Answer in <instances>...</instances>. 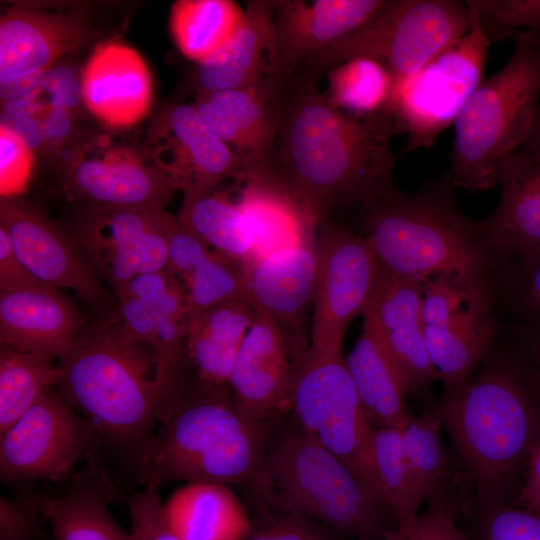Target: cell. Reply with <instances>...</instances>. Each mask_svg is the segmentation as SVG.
<instances>
[{
    "label": "cell",
    "mask_w": 540,
    "mask_h": 540,
    "mask_svg": "<svg viewBox=\"0 0 540 540\" xmlns=\"http://www.w3.org/2000/svg\"><path fill=\"white\" fill-rule=\"evenodd\" d=\"M393 134L390 110L356 117L333 107L316 85L285 80L273 157L245 180L271 182L321 219L394 186Z\"/></svg>",
    "instance_id": "obj_1"
},
{
    "label": "cell",
    "mask_w": 540,
    "mask_h": 540,
    "mask_svg": "<svg viewBox=\"0 0 540 540\" xmlns=\"http://www.w3.org/2000/svg\"><path fill=\"white\" fill-rule=\"evenodd\" d=\"M268 431L228 384L184 372L162 390L156 431L136 461L138 482L155 491L172 481L236 484L270 503Z\"/></svg>",
    "instance_id": "obj_2"
},
{
    "label": "cell",
    "mask_w": 540,
    "mask_h": 540,
    "mask_svg": "<svg viewBox=\"0 0 540 540\" xmlns=\"http://www.w3.org/2000/svg\"><path fill=\"white\" fill-rule=\"evenodd\" d=\"M434 412L475 486L474 509L507 502L540 444V372L507 336Z\"/></svg>",
    "instance_id": "obj_3"
},
{
    "label": "cell",
    "mask_w": 540,
    "mask_h": 540,
    "mask_svg": "<svg viewBox=\"0 0 540 540\" xmlns=\"http://www.w3.org/2000/svg\"><path fill=\"white\" fill-rule=\"evenodd\" d=\"M57 390L101 436L137 461L157 427L162 391L152 352L116 317L85 324L59 359Z\"/></svg>",
    "instance_id": "obj_4"
},
{
    "label": "cell",
    "mask_w": 540,
    "mask_h": 540,
    "mask_svg": "<svg viewBox=\"0 0 540 540\" xmlns=\"http://www.w3.org/2000/svg\"><path fill=\"white\" fill-rule=\"evenodd\" d=\"M447 174L404 193L395 185L361 205L364 236L381 268L420 282L437 275L492 277L500 257L482 220L456 204Z\"/></svg>",
    "instance_id": "obj_5"
},
{
    "label": "cell",
    "mask_w": 540,
    "mask_h": 540,
    "mask_svg": "<svg viewBox=\"0 0 540 540\" xmlns=\"http://www.w3.org/2000/svg\"><path fill=\"white\" fill-rule=\"evenodd\" d=\"M513 39L507 63L480 83L453 124V187L491 189L498 163L528 138L540 101V38L520 31Z\"/></svg>",
    "instance_id": "obj_6"
},
{
    "label": "cell",
    "mask_w": 540,
    "mask_h": 540,
    "mask_svg": "<svg viewBox=\"0 0 540 540\" xmlns=\"http://www.w3.org/2000/svg\"><path fill=\"white\" fill-rule=\"evenodd\" d=\"M272 504L297 511L356 540H385L395 523L352 470L295 421L267 448Z\"/></svg>",
    "instance_id": "obj_7"
},
{
    "label": "cell",
    "mask_w": 540,
    "mask_h": 540,
    "mask_svg": "<svg viewBox=\"0 0 540 540\" xmlns=\"http://www.w3.org/2000/svg\"><path fill=\"white\" fill-rule=\"evenodd\" d=\"M469 28L465 1L385 0L364 24L301 63L288 78L316 85L335 66L367 57L382 62L396 83L419 71Z\"/></svg>",
    "instance_id": "obj_8"
},
{
    "label": "cell",
    "mask_w": 540,
    "mask_h": 540,
    "mask_svg": "<svg viewBox=\"0 0 540 540\" xmlns=\"http://www.w3.org/2000/svg\"><path fill=\"white\" fill-rule=\"evenodd\" d=\"M291 410L299 426L343 460L371 498L386 510L372 460V427L342 348H308L295 366Z\"/></svg>",
    "instance_id": "obj_9"
},
{
    "label": "cell",
    "mask_w": 540,
    "mask_h": 540,
    "mask_svg": "<svg viewBox=\"0 0 540 540\" xmlns=\"http://www.w3.org/2000/svg\"><path fill=\"white\" fill-rule=\"evenodd\" d=\"M423 337L444 392L465 383L500 329L491 277L437 275L423 282Z\"/></svg>",
    "instance_id": "obj_10"
},
{
    "label": "cell",
    "mask_w": 540,
    "mask_h": 540,
    "mask_svg": "<svg viewBox=\"0 0 540 540\" xmlns=\"http://www.w3.org/2000/svg\"><path fill=\"white\" fill-rule=\"evenodd\" d=\"M490 45L470 11V28L462 38L395 83L390 111L394 133L406 135L403 152L431 147L454 124L483 81Z\"/></svg>",
    "instance_id": "obj_11"
},
{
    "label": "cell",
    "mask_w": 540,
    "mask_h": 540,
    "mask_svg": "<svg viewBox=\"0 0 540 540\" xmlns=\"http://www.w3.org/2000/svg\"><path fill=\"white\" fill-rule=\"evenodd\" d=\"M102 444L94 426L55 387L0 433V478L62 481L98 456Z\"/></svg>",
    "instance_id": "obj_12"
},
{
    "label": "cell",
    "mask_w": 540,
    "mask_h": 540,
    "mask_svg": "<svg viewBox=\"0 0 540 540\" xmlns=\"http://www.w3.org/2000/svg\"><path fill=\"white\" fill-rule=\"evenodd\" d=\"M176 223L165 207L90 205L73 231L87 263L116 293L140 275L166 269Z\"/></svg>",
    "instance_id": "obj_13"
},
{
    "label": "cell",
    "mask_w": 540,
    "mask_h": 540,
    "mask_svg": "<svg viewBox=\"0 0 540 540\" xmlns=\"http://www.w3.org/2000/svg\"><path fill=\"white\" fill-rule=\"evenodd\" d=\"M317 256L309 347L339 349L349 323L366 312L381 265L364 235L328 215L319 221Z\"/></svg>",
    "instance_id": "obj_14"
},
{
    "label": "cell",
    "mask_w": 540,
    "mask_h": 540,
    "mask_svg": "<svg viewBox=\"0 0 540 540\" xmlns=\"http://www.w3.org/2000/svg\"><path fill=\"white\" fill-rule=\"evenodd\" d=\"M95 35L83 12L43 4L11 5L0 19V95L5 102L32 87L65 54Z\"/></svg>",
    "instance_id": "obj_15"
},
{
    "label": "cell",
    "mask_w": 540,
    "mask_h": 540,
    "mask_svg": "<svg viewBox=\"0 0 540 540\" xmlns=\"http://www.w3.org/2000/svg\"><path fill=\"white\" fill-rule=\"evenodd\" d=\"M66 180L68 189L91 205L165 207L175 191L142 147L107 134L77 146L68 160Z\"/></svg>",
    "instance_id": "obj_16"
},
{
    "label": "cell",
    "mask_w": 540,
    "mask_h": 540,
    "mask_svg": "<svg viewBox=\"0 0 540 540\" xmlns=\"http://www.w3.org/2000/svg\"><path fill=\"white\" fill-rule=\"evenodd\" d=\"M142 150L175 191L183 194L212 190L225 179L239 182L241 177L233 152L191 103L165 108L151 124Z\"/></svg>",
    "instance_id": "obj_17"
},
{
    "label": "cell",
    "mask_w": 540,
    "mask_h": 540,
    "mask_svg": "<svg viewBox=\"0 0 540 540\" xmlns=\"http://www.w3.org/2000/svg\"><path fill=\"white\" fill-rule=\"evenodd\" d=\"M284 79L269 75L244 88L199 94L191 104L233 152L242 182L271 161L278 135Z\"/></svg>",
    "instance_id": "obj_18"
},
{
    "label": "cell",
    "mask_w": 540,
    "mask_h": 540,
    "mask_svg": "<svg viewBox=\"0 0 540 540\" xmlns=\"http://www.w3.org/2000/svg\"><path fill=\"white\" fill-rule=\"evenodd\" d=\"M116 319L154 355L162 388L185 363L190 312L177 280L165 269L140 275L115 293Z\"/></svg>",
    "instance_id": "obj_19"
},
{
    "label": "cell",
    "mask_w": 540,
    "mask_h": 540,
    "mask_svg": "<svg viewBox=\"0 0 540 540\" xmlns=\"http://www.w3.org/2000/svg\"><path fill=\"white\" fill-rule=\"evenodd\" d=\"M317 264V234L294 247L245 261L244 297L282 330L294 367L310 344L303 321L313 303Z\"/></svg>",
    "instance_id": "obj_20"
},
{
    "label": "cell",
    "mask_w": 540,
    "mask_h": 540,
    "mask_svg": "<svg viewBox=\"0 0 540 540\" xmlns=\"http://www.w3.org/2000/svg\"><path fill=\"white\" fill-rule=\"evenodd\" d=\"M0 229L40 283L70 289L96 308L110 303L109 295L77 245L35 208L12 198L3 199Z\"/></svg>",
    "instance_id": "obj_21"
},
{
    "label": "cell",
    "mask_w": 540,
    "mask_h": 540,
    "mask_svg": "<svg viewBox=\"0 0 540 540\" xmlns=\"http://www.w3.org/2000/svg\"><path fill=\"white\" fill-rule=\"evenodd\" d=\"M385 0H274L270 74L285 79L304 61L354 31Z\"/></svg>",
    "instance_id": "obj_22"
},
{
    "label": "cell",
    "mask_w": 540,
    "mask_h": 540,
    "mask_svg": "<svg viewBox=\"0 0 540 540\" xmlns=\"http://www.w3.org/2000/svg\"><path fill=\"white\" fill-rule=\"evenodd\" d=\"M294 371L284 333L270 318L257 312L228 379L238 403L256 420L269 423L291 409Z\"/></svg>",
    "instance_id": "obj_23"
},
{
    "label": "cell",
    "mask_w": 540,
    "mask_h": 540,
    "mask_svg": "<svg viewBox=\"0 0 540 540\" xmlns=\"http://www.w3.org/2000/svg\"><path fill=\"white\" fill-rule=\"evenodd\" d=\"M422 296V282L381 268L373 298L363 315L375 326L407 394L423 393L439 380L424 343Z\"/></svg>",
    "instance_id": "obj_24"
},
{
    "label": "cell",
    "mask_w": 540,
    "mask_h": 540,
    "mask_svg": "<svg viewBox=\"0 0 540 540\" xmlns=\"http://www.w3.org/2000/svg\"><path fill=\"white\" fill-rule=\"evenodd\" d=\"M83 106L101 123L124 129L147 115L152 78L141 55L118 41L98 45L81 76Z\"/></svg>",
    "instance_id": "obj_25"
},
{
    "label": "cell",
    "mask_w": 540,
    "mask_h": 540,
    "mask_svg": "<svg viewBox=\"0 0 540 540\" xmlns=\"http://www.w3.org/2000/svg\"><path fill=\"white\" fill-rule=\"evenodd\" d=\"M84 325L56 288L40 284L0 293L1 346L60 359Z\"/></svg>",
    "instance_id": "obj_26"
},
{
    "label": "cell",
    "mask_w": 540,
    "mask_h": 540,
    "mask_svg": "<svg viewBox=\"0 0 540 540\" xmlns=\"http://www.w3.org/2000/svg\"><path fill=\"white\" fill-rule=\"evenodd\" d=\"M500 200L482 219L490 246L500 257L540 249V151L521 147L497 165Z\"/></svg>",
    "instance_id": "obj_27"
},
{
    "label": "cell",
    "mask_w": 540,
    "mask_h": 540,
    "mask_svg": "<svg viewBox=\"0 0 540 540\" xmlns=\"http://www.w3.org/2000/svg\"><path fill=\"white\" fill-rule=\"evenodd\" d=\"M274 0H249L232 35L197 63L192 85L199 94L251 86L270 74Z\"/></svg>",
    "instance_id": "obj_28"
},
{
    "label": "cell",
    "mask_w": 540,
    "mask_h": 540,
    "mask_svg": "<svg viewBox=\"0 0 540 540\" xmlns=\"http://www.w3.org/2000/svg\"><path fill=\"white\" fill-rule=\"evenodd\" d=\"M166 270L180 285L190 316L244 297L245 261L211 250L178 219L170 236Z\"/></svg>",
    "instance_id": "obj_29"
},
{
    "label": "cell",
    "mask_w": 540,
    "mask_h": 540,
    "mask_svg": "<svg viewBox=\"0 0 540 540\" xmlns=\"http://www.w3.org/2000/svg\"><path fill=\"white\" fill-rule=\"evenodd\" d=\"M116 490L98 456L74 476L68 491L42 497L41 507L55 540H132L109 511Z\"/></svg>",
    "instance_id": "obj_30"
},
{
    "label": "cell",
    "mask_w": 540,
    "mask_h": 540,
    "mask_svg": "<svg viewBox=\"0 0 540 540\" xmlns=\"http://www.w3.org/2000/svg\"><path fill=\"white\" fill-rule=\"evenodd\" d=\"M256 313L247 298L239 297L191 315L185 370L207 384H228L236 354Z\"/></svg>",
    "instance_id": "obj_31"
},
{
    "label": "cell",
    "mask_w": 540,
    "mask_h": 540,
    "mask_svg": "<svg viewBox=\"0 0 540 540\" xmlns=\"http://www.w3.org/2000/svg\"><path fill=\"white\" fill-rule=\"evenodd\" d=\"M163 505L169 527L182 540H244L253 529L226 484L189 482Z\"/></svg>",
    "instance_id": "obj_32"
},
{
    "label": "cell",
    "mask_w": 540,
    "mask_h": 540,
    "mask_svg": "<svg viewBox=\"0 0 540 540\" xmlns=\"http://www.w3.org/2000/svg\"><path fill=\"white\" fill-rule=\"evenodd\" d=\"M364 321L346 364L372 428L401 427L407 390L370 318Z\"/></svg>",
    "instance_id": "obj_33"
},
{
    "label": "cell",
    "mask_w": 540,
    "mask_h": 540,
    "mask_svg": "<svg viewBox=\"0 0 540 540\" xmlns=\"http://www.w3.org/2000/svg\"><path fill=\"white\" fill-rule=\"evenodd\" d=\"M242 183L237 203L252 237L251 259L294 247L317 234L320 219L278 186L257 178Z\"/></svg>",
    "instance_id": "obj_34"
},
{
    "label": "cell",
    "mask_w": 540,
    "mask_h": 540,
    "mask_svg": "<svg viewBox=\"0 0 540 540\" xmlns=\"http://www.w3.org/2000/svg\"><path fill=\"white\" fill-rule=\"evenodd\" d=\"M183 195L177 219L186 230L213 250L243 261L253 257L252 237L238 203L213 189Z\"/></svg>",
    "instance_id": "obj_35"
},
{
    "label": "cell",
    "mask_w": 540,
    "mask_h": 540,
    "mask_svg": "<svg viewBox=\"0 0 540 540\" xmlns=\"http://www.w3.org/2000/svg\"><path fill=\"white\" fill-rule=\"evenodd\" d=\"M244 10L231 0H178L170 12V30L179 51L200 62L236 30Z\"/></svg>",
    "instance_id": "obj_36"
},
{
    "label": "cell",
    "mask_w": 540,
    "mask_h": 540,
    "mask_svg": "<svg viewBox=\"0 0 540 540\" xmlns=\"http://www.w3.org/2000/svg\"><path fill=\"white\" fill-rule=\"evenodd\" d=\"M492 281L499 326L540 334V249L501 258Z\"/></svg>",
    "instance_id": "obj_37"
},
{
    "label": "cell",
    "mask_w": 540,
    "mask_h": 540,
    "mask_svg": "<svg viewBox=\"0 0 540 540\" xmlns=\"http://www.w3.org/2000/svg\"><path fill=\"white\" fill-rule=\"evenodd\" d=\"M324 94L336 109L356 117H369L390 110L395 80L380 61L357 57L328 73Z\"/></svg>",
    "instance_id": "obj_38"
},
{
    "label": "cell",
    "mask_w": 540,
    "mask_h": 540,
    "mask_svg": "<svg viewBox=\"0 0 540 540\" xmlns=\"http://www.w3.org/2000/svg\"><path fill=\"white\" fill-rule=\"evenodd\" d=\"M53 360L1 346L0 433L56 387L59 372Z\"/></svg>",
    "instance_id": "obj_39"
},
{
    "label": "cell",
    "mask_w": 540,
    "mask_h": 540,
    "mask_svg": "<svg viewBox=\"0 0 540 540\" xmlns=\"http://www.w3.org/2000/svg\"><path fill=\"white\" fill-rule=\"evenodd\" d=\"M371 453L383 503L395 525L418 514L423 501L405 454L400 427L372 428Z\"/></svg>",
    "instance_id": "obj_40"
},
{
    "label": "cell",
    "mask_w": 540,
    "mask_h": 540,
    "mask_svg": "<svg viewBox=\"0 0 540 540\" xmlns=\"http://www.w3.org/2000/svg\"><path fill=\"white\" fill-rule=\"evenodd\" d=\"M436 413L408 415L400 427L405 454L422 501L450 485L451 463Z\"/></svg>",
    "instance_id": "obj_41"
},
{
    "label": "cell",
    "mask_w": 540,
    "mask_h": 540,
    "mask_svg": "<svg viewBox=\"0 0 540 540\" xmlns=\"http://www.w3.org/2000/svg\"><path fill=\"white\" fill-rule=\"evenodd\" d=\"M458 505L450 484L427 500L423 512L396 524L385 540H471L457 523Z\"/></svg>",
    "instance_id": "obj_42"
},
{
    "label": "cell",
    "mask_w": 540,
    "mask_h": 540,
    "mask_svg": "<svg viewBox=\"0 0 540 540\" xmlns=\"http://www.w3.org/2000/svg\"><path fill=\"white\" fill-rule=\"evenodd\" d=\"M490 44L526 31L540 38V0H468Z\"/></svg>",
    "instance_id": "obj_43"
},
{
    "label": "cell",
    "mask_w": 540,
    "mask_h": 540,
    "mask_svg": "<svg viewBox=\"0 0 540 540\" xmlns=\"http://www.w3.org/2000/svg\"><path fill=\"white\" fill-rule=\"evenodd\" d=\"M471 540H540V517L508 502L474 509Z\"/></svg>",
    "instance_id": "obj_44"
},
{
    "label": "cell",
    "mask_w": 540,
    "mask_h": 540,
    "mask_svg": "<svg viewBox=\"0 0 540 540\" xmlns=\"http://www.w3.org/2000/svg\"><path fill=\"white\" fill-rule=\"evenodd\" d=\"M33 493L0 497V540H38L45 517Z\"/></svg>",
    "instance_id": "obj_45"
},
{
    "label": "cell",
    "mask_w": 540,
    "mask_h": 540,
    "mask_svg": "<svg viewBox=\"0 0 540 540\" xmlns=\"http://www.w3.org/2000/svg\"><path fill=\"white\" fill-rule=\"evenodd\" d=\"M33 165V150L18 134L0 124V191L2 199H10L26 188Z\"/></svg>",
    "instance_id": "obj_46"
},
{
    "label": "cell",
    "mask_w": 540,
    "mask_h": 540,
    "mask_svg": "<svg viewBox=\"0 0 540 540\" xmlns=\"http://www.w3.org/2000/svg\"><path fill=\"white\" fill-rule=\"evenodd\" d=\"M346 535L297 511L252 529L244 540H345Z\"/></svg>",
    "instance_id": "obj_47"
},
{
    "label": "cell",
    "mask_w": 540,
    "mask_h": 540,
    "mask_svg": "<svg viewBox=\"0 0 540 540\" xmlns=\"http://www.w3.org/2000/svg\"><path fill=\"white\" fill-rule=\"evenodd\" d=\"M132 540H182L169 527L157 491L143 489L129 502Z\"/></svg>",
    "instance_id": "obj_48"
},
{
    "label": "cell",
    "mask_w": 540,
    "mask_h": 540,
    "mask_svg": "<svg viewBox=\"0 0 540 540\" xmlns=\"http://www.w3.org/2000/svg\"><path fill=\"white\" fill-rule=\"evenodd\" d=\"M40 283L13 250L5 232L0 229V293L29 288Z\"/></svg>",
    "instance_id": "obj_49"
},
{
    "label": "cell",
    "mask_w": 540,
    "mask_h": 540,
    "mask_svg": "<svg viewBox=\"0 0 540 540\" xmlns=\"http://www.w3.org/2000/svg\"><path fill=\"white\" fill-rule=\"evenodd\" d=\"M515 495V506L540 517V444L526 464L521 484Z\"/></svg>",
    "instance_id": "obj_50"
},
{
    "label": "cell",
    "mask_w": 540,
    "mask_h": 540,
    "mask_svg": "<svg viewBox=\"0 0 540 540\" xmlns=\"http://www.w3.org/2000/svg\"><path fill=\"white\" fill-rule=\"evenodd\" d=\"M505 333L529 356L540 372V334L516 330H505Z\"/></svg>",
    "instance_id": "obj_51"
},
{
    "label": "cell",
    "mask_w": 540,
    "mask_h": 540,
    "mask_svg": "<svg viewBox=\"0 0 540 540\" xmlns=\"http://www.w3.org/2000/svg\"><path fill=\"white\" fill-rule=\"evenodd\" d=\"M522 147L540 151V101L537 107L530 133Z\"/></svg>",
    "instance_id": "obj_52"
}]
</instances>
